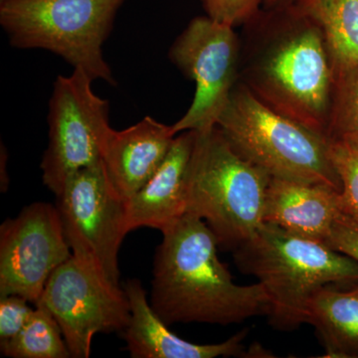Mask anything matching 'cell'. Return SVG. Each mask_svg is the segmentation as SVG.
I'll use <instances>...</instances> for the list:
<instances>
[{"label": "cell", "instance_id": "5bb4252c", "mask_svg": "<svg viewBox=\"0 0 358 358\" xmlns=\"http://www.w3.org/2000/svg\"><path fill=\"white\" fill-rule=\"evenodd\" d=\"M341 213V190L336 188L271 178L266 193L264 222L326 244Z\"/></svg>", "mask_w": 358, "mask_h": 358}, {"label": "cell", "instance_id": "d6986e66", "mask_svg": "<svg viewBox=\"0 0 358 358\" xmlns=\"http://www.w3.org/2000/svg\"><path fill=\"white\" fill-rule=\"evenodd\" d=\"M327 140L358 143V63L334 79Z\"/></svg>", "mask_w": 358, "mask_h": 358}, {"label": "cell", "instance_id": "52a82bcc", "mask_svg": "<svg viewBox=\"0 0 358 358\" xmlns=\"http://www.w3.org/2000/svg\"><path fill=\"white\" fill-rule=\"evenodd\" d=\"M55 205L73 256L120 286L119 252L129 233L126 201L113 190L102 162L73 173Z\"/></svg>", "mask_w": 358, "mask_h": 358}, {"label": "cell", "instance_id": "7402d4cb", "mask_svg": "<svg viewBox=\"0 0 358 358\" xmlns=\"http://www.w3.org/2000/svg\"><path fill=\"white\" fill-rule=\"evenodd\" d=\"M28 303L30 301L17 294L0 296V343L17 336L27 324L34 312Z\"/></svg>", "mask_w": 358, "mask_h": 358}, {"label": "cell", "instance_id": "ac0fdd59", "mask_svg": "<svg viewBox=\"0 0 358 358\" xmlns=\"http://www.w3.org/2000/svg\"><path fill=\"white\" fill-rule=\"evenodd\" d=\"M31 317L17 336L0 343L2 355L11 358H69L71 353L52 313L35 306Z\"/></svg>", "mask_w": 358, "mask_h": 358}, {"label": "cell", "instance_id": "9a60e30c", "mask_svg": "<svg viewBox=\"0 0 358 358\" xmlns=\"http://www.w3.org/2000/svg\"><path fill=\"white\" fill-rule=\"evenodd\" d=\"M196 131L176 136L159 169L145 185L126 202L128 232L141 227L160 232L186 213L185 176Z\"/></svg>", "mask_w": 358, "mask_h": 358}, {"label": "cell", "instance_id": "4fadbf2b", "mask_svg": "<svg viewBox=\"0 0 358 358\" xmlns=\"http://www.w3.org/2000/svg\"><path fill=\"white\" fill-rule=\"evenodd\" d=\"M131 317L124 333L127 350L133 358H216L246 357L243 341L248 329L215 345H199L179 338L169 329L148 301L141 281L128 280L124 285Z\"/></svg>", "mask_w": 358, "mask_h": 358}, {"label": "cell", "instance_id": "8992f818", "mask_svg": "<svg viewBox=\"0 0 358 358\" xmlns=\"http://www.w3.org/2000/svg\"><path fill=\"white\" fill-rule=\"evenodd\" d=\"M127 0H6L0 25L11 46L42 49L84 70L92 79L117 84L103 55L115 15Z\"/></svg>", "mask_w": 358, "mask_h": 358}, {"label": "cell", "instance_id": "3957f363", "mask_svg": "<svg viewBox=\"0 0 358 358\" xmlns=\"http://www.w3.org/2000/svg\"><path fill=\"white\" fill-rule=\"evenodd\" d=\"M233 252L239 270L255 277L267 292V315L280 331L306 324L308 303L320 289L358 282V262L352 257L274 224H261Z\"/></svg>", "mask_w": 358, "mask_h": 358}, {"label": "cell", "instance_id": "30bf717a", "mask_svg": "<svg viewBox=\"0 0 358 358\" xmlns=\"http://www.w3.org/2000/svg\"><path fill=\"white\" fill-rule=\"evenodd\" d=\"M36 305L52 313L74 358L89 357L96 334L124 331L131 317L124 289L74 256L54 271Z\"/></svg>", "mask_w": 358, "mask_h": 358}, {"label": "cell", "instance_id": "e0dca14e", "mask_svg": "<svg viewBox=\"0 0 358 358\" xmlns=\"http://www.w3.org/2000/svg\"><path fill=\"white\" fill-rule=\"evenodd\" d=\"M296 10L322 30L334 79L358 63V0H296Z\"/></svg>", "mask_w": 358, "mask_h": 358}, {"label": "cell", "instance_id": "d4e9b609", "mask_svg": "<svg viewBox=\"0 0 358 358\" xmlns=\"http://www.w3.org/2000/svg\"><path fill=\"white\" fill-rule=\"evenodd\" d=\"M1 1H6V0H0V2H1Z\"/></svg>", "mask_w": 358, "mask_h": 358}, {"label": "cell", "instance_id": "ffe728a7", "mask_svg": "<svg viewBox=\"0 0 358 358\" xmlns=\"http://www.w3.org/2000/svg\"><path fill=\"white\" fill-rule=\"evenodd\" d=\"M329 141V157L341 179V211L358 221V143Z\"/></svg>", "mask_w": 358, "mask_h": 358}, {"label": "cell", "instance_id": "7a4b0ae2", "mask_svg": "<svg viewBox=\"0 0 358 358\" xmlns=\"http://www.w3.org/2000/svg\"><path fill=\"white\" fill-rule=\"evenodd\" d=\"M162 233L150 306L167 326H229L267 315L270 298L263 285L235 284L219 260L217 239L202 219L185 213Z\"/></svg>", "mask_w": 358, "mask_h": 358}, {"label": "cell", "instance_id": "603a6c76", "mask_svg": "<svg viewBox=\"0 0 358 358\" xmlns=\"http://www.w3.org/2000/svg\"><path fill=\"white\" fill-rule=\"evenodd\" d=\"M331 248L352 257L358 262V221L341 213L336 219L327 239Z\"/></svg>", "mask_w": 358, "mask_h": 358}, {"label": "cell", "instance_id": "9c48e42d", "mask_svg": "<svg viewBox=\"0 0 358 358\" xmlns=\"http://www.w3.org/2000/svg\"><path fill=\"white\" fill-rule=\"evenodd\" d=\"M240 54L241 40L232 26L207 15L190 21L169 51L171 62L195 83L192 106L173 124L176 134L216 127L239 81Z\"/></svg>", "mask_w": 358, "mask_h": 358}, {"label": "cell", "instance_id": "277c9868", "mask_svg": "<svg viewBox=\"0 0 358 358\" xmlns=\"http://www.w3.org/2000/svg\"><path fill=\"white\" fill-rule=\"evenodd\" d=\"M196 133L185 176L186 213L207 224L219 248L234 251L264 222L272 178L240 157L217 126Z\"/></svg>", "mask_w": 358, "mask_h": 358}, {"label": "cell", "instance_id": "6da1fadb", "mask_svg": "<svg viewBox=\"0 0 358 358\" xmlns=\"http://www.w3.org/2000/svg\"><path fill=\"white\" fill-rule=\"evenodd\" d=\"M239 81L264 105L327 138L334 74L319 26L293 6L244 24Z\"/></svg>", "mask_w": 358, "mask_h": 358}, {"label": "cell", "instance_id": "8fae6325", "mask_svg": "<svg viewBox=\"0 0 358 358\" xmlns=\"http://www.w3.org/2000/svg\"><path fill=\"white\" fill-rule=\"evenodd\" d=\"M72 256L56 205H27L0 226V296L36 305L54 271Z\"/></svg>", "mask_w": 358, "mask_h": 358}, {"label": "cell", "instance_id": "5b68a950", "mask_svg": "<svg viewBox=\"0 0 358 358\" xmlns=\"http://www.w3.org/2000/svg\"><path fill=\"white\" fill-rule=\"evenodd\" d=\"M240 157L271 178L341 190L329 157V141L278 114L238 81L217 124Z\"/></svg>", "mask_w": 358, "mask_h": 358}, {"label": "cell", "instance_id": "2e32d148", "mask_svg": "<svg viewBox=\"0 0 358 358\" xmlns=\"http://www.w3.org/2000/svg\"><path fill=\"white\" fill-rule=\"evenodd\" d=\"M306 324L322 338L329 358H358V282L348 289L324 287L310 299Z\"/></svg>", "mask_w": 358, "mask_h": 358}, {"label": "cell", "instance_id": "cb8c5ba5", "mask_svg": "<svg viewBox=\"0 0 358 358\" xmlns=\"http://www.w3.org/2000/svg\"><path fill=\"white\" fill-rule=\"evenodd\" d=\"M296 0H264L263 7L274 8V7H286L293 6Z\"/></svg>", "mask_w": 358, "mask_h": 358}, {"label": "cell", "instance_id": "44dd1931", "mask_svg": "<svg viewBox=\"0 0 358 358\" xmlns=\"http://www.w3.org/2000/svg\"><path fill=\"white\" fill-rule=\"evenodd\" d=\"M201 3L211 20L235 28L255 17L264 0H201Z\"/></svg>", "mask_w": 358, "mask_h": 358}, {"label": "cell", "instance_id": "7c38bea8", "mask_svg": "<svg viewBox=\"0 0 358 358\" xmlns=\"http://www.w3.org/2000/svg\"><path fill=\"white\" fill-rule=\"evenodd\" d=\"M176 136L173 126L152 117L122 131L112 129L103 147L102 164L120 199L128 201L152 178Z\"/></svg>", "mask_w": 358, "mask_h": 358}, {"label": "cell", "instance_id": "ba28073f", "mask_svg": "<svg viewBox=\"0 0 358 358\" xmlns=\"http://www.w3.org/2000/svg\"><path fill=\"white\" fill-rule=\"evenodd\" d=\"M94 80L80 68L58 76L49 103V143L41 162L42 179L58 195L66 181L84 167L102 162L112 128L110 105L92 89Z\"/></svg>", "mask_w": 358, "mask_h": 358}]
</instances>
